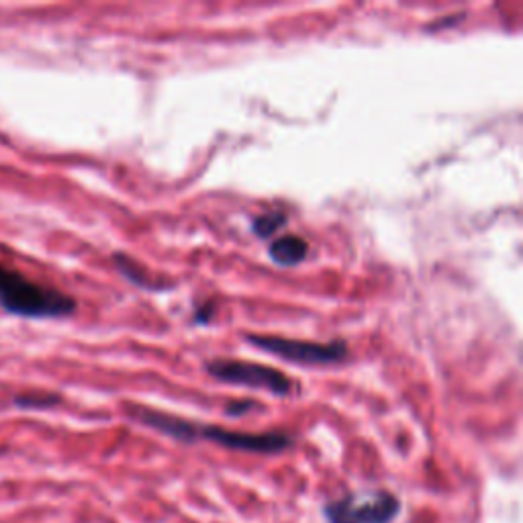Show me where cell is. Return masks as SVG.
<instances>
[{
  "label": "cell",
  "instance_id": "1",
  "mask_svg": "<svg viewBox=\"0 0 523 523\" xmlns=\"http://www.w3.org/2000/svg\"><path fill=\"white\" fill-rule=\"evenodd\" d=\"M131 415L152 430L166 434L174 440L182 442H195L207 440L219 444L229 450H242V452H258V454H276L291 448L293 438L282 432H268V434H244V432H231L223 430L219 425H205L180 419L170 413H162L150 407H131Z\"/></svg>",
  "mask_w": 523,
  "mask_h": 523
},
{
  "label": "cell",
  "instance_id": "2",
  "mask_svg": "<svg viewBox=\"0 0 523 523\" xmlns=\"http://www.w3.org/2000/svg\"><path fill=\"white\" fill-rule=\"evenodd\" d=\"M70 295L33 282L15 268L0 264V309L27 319H62L76 311Z\"/></svg>",
  "mask_w": 523,
  "mask_h": 523
},
{
  "label": "cell",
  "instance_id": "3",
  "mask_svg": "<svg viewBox=\"0 0 523 523\" xmlns=\"http://www.w3.org/2000/svg\"><path fill=\"white\" fill-rule=\"evenodd\" d=\"M205 368L215 380L225 385L262 389L278 397H287L295 389V383L287 374L258 362L219 358V360H209Z\"/></svg>",
  "mask_w": 523,
  "mask_h": 523
},
{
  "label": "cell",
  "instance_id": "4",
  "mask_svg": "<svg viewBox=\"0 0 523 523\" xmlns=\"http://www.w3.org/2000/svg\"><path fill=\"white\" fill-rule=\"evenodd\" d=\"M246 342L258 350H264L272 356L284 358L287 362H295L301 366H329V364H340L348 358V346L342 340L321 344V342L291 340L282 336L248 334Z\"/></svg>",
  "mask_w": 523,
  "mask_h": 523
},
{
  "label": "cell",
  "instance_id": "5",
  "mask_svg": "<svg viewBox=\"0 0 523 523\" xmlns=\"http://www.w3.org/2000/svg\"><path fill=\"white\" fill-rule=\"evenodd\" d=\"M401 503L387 491L350 493L325 507L329 523H391Z\"/></svg>",
  "mask_w": 523,
  "mask_h": 523
},
{
  "label": "cell",
  "instance_id": "6",
  "mask_svg": "<svg viewBox=\"0 0 523 523\" xmlns=\"http://www.w3.org/2000/svg\"><path fill=\"white\" fill-rule=\"evenodd\" d=\"M113 262H115L117 270H119L129 282H133L135 287H139V289H146V291H166V289L172 287V284H168L166 280L152 276L144 266H141L139 262H135L133 258L125 256V254H115V256H113Z\"/></svg>",
  "mask_w": 523,
  "mask_h": 523
},
{
  "label": "cell",
  "instance_id": "7",
  "mask_svg": "<svg viewBox=\"0 0 523 523\" xmlns=\"http://www.w3.org/2000/svg\"><path fill=\"white\" fill-rule=\"evenodd\" d=\"M268 254L278 266H297L309 256V244L299 235H282L270 244Z\"/></svg>",
  "mask_w": 523,
  "mask_h": 523
},
{
  "label": "cell",
  "instance_id": "8",
  "mask_svg": "<svg viewBox=\"0 0 523 523\" xmlns=\"http://www.w3.org/2000/svg\"><path fill=\"white\" fill-rule=\"evenodd\" d=\"M287 221H289V217L280 213V211L262 213L252 221V231H254L256 237H262V240H266V237H272L278 229L287 225Z\"/></svg>",
  "mask_w": 523,
  "mask_h": 523
},
{
  "label": "cell",
  "instance_id": "9",
  "mask_svg": "<svg viewBox=\"0 0 523 523\" xmlns=\"http://www.w3.org/2000/svg\"><path fill=\"white\" fill-rule=\"evenodd\" d=\"M15 403L19 407H52L56 403H60V397L58 395H52V393H27V395H21L15 399Z\"/></svg>",
  "mask_w": 523,
  "mask_h": 523
},
{
  "label": "cell",
  "instance_id": "10",
  "mask_svg": "<svg viewBox=\"0 0 523 523\" xmlns=\"http://www.w3.org/2000/svg\"><path fill=\"white\" fill-rule=\"evenodd\" d=\"M213 317V305L211 303H205V305H199L195 309V321L197 323H209Z\"/></svg>",
  "mask_w": 523,
  "mask_h": 523
}]
</instances>
